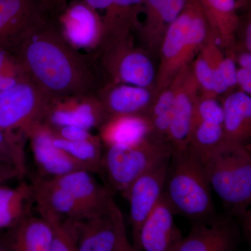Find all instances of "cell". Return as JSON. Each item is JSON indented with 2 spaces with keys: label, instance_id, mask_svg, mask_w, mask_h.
<instances>
[{
  "label": "cell",
  "instance_id": "ab89813d",
  "mask_svg": "<svg viewBox=\"0 0 251 251\" xmlns=\"http://www.w3.org/2000/svg\"><path fill=\"white\" fill-rule=\"evenodd\" d=\"M86 4H88L92 9L98 12L99 10L106 11L111 5L113 0H82Z\"/></svg>",
  "mask_w": 251,
  "mask_h": 251
},
{
  "label": "cell",
  "instance_id": "d6986e66",
  "mask_svg": "<svg viewBox=\"0 0 251 251\" xmlns=\"http://www.w3.org/2000/svg\"><path fill=\"white\" fill-rule=\"evenodd\" d=\"M50 12L40 0H0V46L11 48L18 36Z\"/></svg>",
  "mask_w": 251,
  "mask_h": 251
},
{
  "label": "cell",
  "instance_id": "e575fe53",
  "mask_svg": "<svg viewBox=\"0 0 251 251\" xmlns=\"http://www.w3.org/2000/svg\"><path fill=\"white\" fill-rule=\"evenodd\" d=\"M220 71L228 89L237 85V68L232 57H223L219 63Z\"/></svg>",
  "mask_w": 251,
  "mask_h": 251
},
{
  "label": "cell",
  "instance_id": "6da1fadb",
  "mask_svg": "<svg viewBox=\"0 0 251 251\" xmlns=\"http://www.w3.org/2000/svg\"><path fill=\"white\" fill-rule=\"evenodd\" d=\"M11 49L27 78L50 97L93 93L96 79L88 62L64 39L53 12L26 29Z\"/></svg>",
  "mask_w": 251,
  "mask_h": 251
},
{
  "label": "cell",
  "instance_id": "ee69618b",
  "mask_svg": "<svg viewBox=\"0 0 251 251\" xmlns=\"http://www.w3.org/2000/svg\"><path fill=\"white\" fill-rule=\"evenodd\" d=\"M238 2L242 3V4H247L249 0H236Z\"/></svg>",
  "mask_w": 251,
  "mask_h": 251
},
{
  "label": "cell",
  "instance_id": "9c48e42d",
  "mask_svg": "<svg viewBox=\"0 0 251 251\" xmlns=\"http://www.w3.org/2000/svg\"><path fill=\"white\" fill-rule=\"evenodd\" d=\"M61 34L73 49L94 50L103 36L102 17L82 0H73L53 12Z\"/></svg>",
  "mask_w": 251,
  "mask_h": 251
},
{
  "label": "cell",
  "instance_id": "ba28073f",
  "mask_svg": "<svg viewBox=\"0 0 251 251\" xmlns=\"http://www.w3.org/2000/svg\"><path fill=\"white\" fill-rule=\"evenodd\" d=\"M170 158L161 161L137 178L122 195L129 204L133 251H142L140 231L163 195Z\"/></svg>",
  "mask_w": 251,
  "mask_h": 251
},
{
  "label": "cell",
  "instance_id": "f546056e",
  "mask_svg": "<svg viewBox=\"0 0 251 251\" xmlns=\"http://www.w3.org/2000/svg\"><path fill=\"white\" fill-rule=\"evenodd\" d=\"M50 223L53 229L51 251H77L75 244V221L62 219L52 214H40Z\"/></svg>",
  "mask_w": 251,
  "mask_h": 251
},
{
  "label": "cell",
  "instance_id": "d4e9b609",
  "mask_svg": "<svg viewBox=\"0 0 251 251\" xmlns=\"http://www.w3.org/2000/svg\"><path fill=\"white\" fill-rule=\"evenodd\" d=\"M224 109V142L248 145L251 135V98L242 92L227 96Z\"/></svg>",
  "mask_w": 251,
  "mask_h": 251
},
{
  "label": "cell",
  "instance_id": "7c38bea8",
  "mask_svg": "<svg viewBox=\"0 0 251 251\" xmlns=\"http://www.w3.org/2000/svg\"><path fill=\"white\" fill-rule=\"evenodd\" d=\"M74 224L77 251H113L125 227L122 211L115 202L106 212Z\"/></svg>",
  "mask_w": 251,
  "mask_h": 251
},
{
  "label": "cell",
  "instance_id": "484cf974",
  "mask_svg": "<svg viewBox=\"0 0 251 251\" xmlns=\"http://www.w3.org/2000/svg\"><path fill=\"white\" fill-rule=\"evenodd\" d=\"M34 204L31 183L23 181L16 187L0 185V231L11 228L31 215Z\"/></svg>",
  "mask_w": 251,
  "mask_h": 251
},
{
  "label": "cell",
  "instance_id": "44dd1931",
  "mask_svg": "<svg viewBox=\"0 0 251 251\" xmlns=\"http://www.w3.org/2000/svg\"><path fill=\"white\" fill-rule=\"evenodd\" d=\"M99 137L105 148L136 145L151 137V123L147 115H110L99 128Z\"/></svg>",
  "mask_w": 251,
  "mask_h": 251
},
{
  "label": "cell",
  "instance_id": "f35d334b",
  "mask_svg": "<svg viewBox=\"0 0 251 251\" xmlns=\"http://www.w3.org/2000/svg\"><path fill=\"white\" fill-rule=\"evenodd\" d=\"M113 251H133L131 244H130L128 237H127L126 227L120 232L116 247H115Z\"/></svg>",
  "mask_w": 251,
  "mask_h": 251
},
{
  "label": "cell",
  "instance_id": "d590c367",
  "mask_svg": "<svg viewBox=\"0 0 251 251\" xmlns=\"http://www.w3.org/2000/svg\"><path fill=\"white\" fill-rule=\"evenodd\" d=\"M22 178V175L14 166L0 162V185L6 184L11 180Z\"/></svg>",
  "mask_w": 251,
  "mask_h": 251
},
{
  "label": "cell",
  "instance_id": "9a60e30c",
  "mask_svg": "<svg viewBox=\"0 0 251 251\" xmlns=\"http://www.w3.org/2000/svg\"><path fill=\"white\" fill-rule=\"evenodd\" d=\"M174 216V212L163 193L140 231L142 251H175L184 237L175 224Z\"/></svg>",
  "mask_w": 251,
  "mask_h": 251
},
{
  "label": "cell",
  "instance_id": "f1b7e54d",
  "mask_svg": "<svg viewBox=\"0 0 251 251\" xmlns=\"http://www.w3.org/2000/svg\"><path fill=\"white\" fill-rule=\"evenodd\" d=\"M25 137L0 128V162L16 168L23 177L27 173Z\"/></svg>",
  "mask_w": 251,
  "mask_h": 251
},
{
  "label": "cell",
  "instance_id": "4dcf8cb0",
  "mask_svg": "<svg viewBox=\"0 0 251 251\" xmlns=\"http://www.w3.org/2000/svg\"><path fill=\"white\" fill-rule=\"evenodd\" d=\"M192 70L200 89L204 91L205 94L202 97H214L213 94L212 67L210 61L202 50L193 63Z\"/></svg>",
  "mask_w": 251,
  "mask_h": 251
},
{
  "label": "cell",
  "instance_id": "83f0119b",
  "mask_svg": "<svg viewBox=\"0 0 251 251\" xmlns=\"http://www.w3.org/2000/svg\"><path fill=\"white\" fill-rule=\"evenodd\" d=\"M224 142V125L194 118L189 145L202 159Z\"/></svg>",
  "mask_w": 251,
  "mask_h": 251
},
{
  "label": "cell",
  "instance_id": "4fadbf2b",
  "mask_svg": "<svg viewBox=\"0 0 251 251\" xmlns=\"http://www.w3.org/2000/svg\"><path fill=\"white\" fill-rule=\"evenodd\" d=\"M29 140L34 163L40 177L52 179L76 171H85L53 143V134L49 126L38 123L25 135Z\"/></svg>",
  "mask_w": 251,
  "mask_h": 251
},
{
  "label": "cell",
  "instance_id": "e0dca14e",
  "mask_svg": "<svg viewBox=\"0 0 251 251\" xmlns=\"http://www.w3.org/2000/svg\"><path fill=\"white\" fill-rule=\"evenodd\" d=\"M31 184L39 214H52L59 219L73 221L93 217L70 193L52 180L35 176Z\"/></svg>",
  "mask_w": 251,
  "mask_h": 251
},
{
  "label": "cell",
  "instance_id": "277c9868",
  "mask_svg": "<svg viewBox=\"0 0 251 251\" xmlns=\"http://www.w3.org/2000/svg\"><path fill=\"white\" fill-rule=\"evenodd\" d=\"M209 31V25L198 0H188L162 40L155 93L166 88L178 73L189 65L202 49Z\"/></svg>",
  "mask_w": 251,
  "mask_h": 251
},
{
  "label": "cell",
  "instance_id": "603a6c76",
  "mask_svg": "<svg viewBox=\"0 0 251 251\" xmlns=\"http://www.w3.org/2000/svg\"><path fill=\"white\" fill-rule=\"evenodd\" d=\"M188 0H144L145 20L142 29L144 40L150 49L161 46L167 29L184 9Z\"/></svg>",
  "mask_w": 251,
  "mask_h": 251
},
{
  "label": "cell",
  "instance_id": "3957f363",
  "mask_svg": "<svg viewBox=\"0 0 251 251\" xmlns=\"http://www.w3.org/2000/svg\"><path fill=\"white\" fill-rule=\"evenodd\" d=\"M211 189L227 210L240 219L250 210L251 153L249 145L224 142L202 159Z\"/></svg>",
  "mask_w": 251,
  "mask_h": 251
},
{
  "label": "cell",
  "instance_id": "5bb4252c",
  "mask_svg": "<svg viewBox=\"0 0 251 251\" xmlns=\"http://www.w3.org/2000/svg\"><path fill=\"white\" fill-rule=\"evenodd\" d=\"M200 87L189 65L185 67L184 76L173 109L167 141L173 151L182 150L189 145L190 135L199 96Z\"/></svg>",
  "mask_w": 251,
  "mask_h": 251
},
{
  "label": "cell",
  "instance_id": "7a4b0ae2",
  "mask_svg": "<svg viewBox=\"0 0 251 251\" xmlns=\"http://www.w3.org/2000/svg\"><path fill=\"white\" fill-rule=\"evenodd\" d=\"M163 195L175 215L184 216L193 224L217 216L202 158L191 145L172 153Z\"/></svg>",
  "mask_w": 251,
  "mask_h": 251
},
{
  "label": "cell",
  "instance_id": "74e56055",
  "mask_svg": "<svg viewBox=\"0 0 251 251\" xmlns=\"http://www.w3.org/2000/svg\"><path fill=\"white\" fill-rule=\"evenodd\" d=\"M23 79L25 78L0 74V92L13 87Z\"/></svg>",
  "mask_w": 251,
  "mask_h": 251
},
{
  "label": "cell",
  "instance_id": "60d3db41",
  "mask_svg": "<svg viewBox=\"0 0 251 251\" xmlns=\"http://www.w3.org/2000/svg\"><path fill=\"white\" fill-rule=\"evenodd\" d=\"M238 64L242 69L251 71V53L247 50L243 51L238 55Z\"/></svg>",
  "mask_w": 251,
  "mask_h": 251
},
{
  "label": "cell",
  "instance_id": "1f68e13d",
  "mask_svg": "<svg viewBox=\"0 0 251 251\" xmlns=\"http://www.w3.org/2000/svg\"><path fill=\"white\" fill-rule=\"evenodd\" d=\"M222 104L214 97H202L198 100L194 118L224 125Z\"/></svg>",
  "mask_w": 251,
  "mask_h": 251
},
{
  "label": "cell",
  "instance_id": "8d00e7d4",
  "mask_svg": "<svg viewBox=\"0 0 251 251\" xmlns=\"http://www.w3.org/2000/svg\"><path fill=\"white\" fill-rule=\"evenodd\" d=\"M237 85L239 86L242 92L251 94V71L247 69L239 68L237 71Z\"/></svg>",
  "mask_w": 251,
  "mask_h": 251
},
{
  "label": "cell",
  "instance_id": "f6af8a7d",
  "mask_svg": "<svg viewBox=\"0 0 251 251\" xmlns=\"http://www.w3.org/2000/svg\"><path fill=\"white\" fill-rule=\"evenodd\" d=\"M0 251H6L4 250V249H3L2 247H1V246H0Z\"/></svg>",
  "mask_w": 251,
  "mask_h": 251
},
{
  "label": "cell",
  "instance_id": "d6a6232c",
  "mask_svg": "<svg viewBox=\"0 0 251 251\" xmlns=\"http://www.w3.org/2000/svg\"><path fill=\"white\" fill-rule=\"evenodd\" d=\"M0 74L27 78L12 50L4 46H0Z\"/></svg>",
  "mask_w": 251,
  "mask_h": 251
},
{
  "label": "cell",
  "instance_id": "836d02e7",
  "mask_svg": "<svg viewBox=\"0 0 251 251\" xmlns=\"http://www.w3.org/2000/svg\"><path fill=\"white\" fill-rule=\"evenodd\" d=\"M50 128L54 135L69 141H83V140L92 139L96 136L95 135L91 133L90 130L82 127L74 126Z\"/></svg>",
  "mask_w": 251,
  "mask_h": 251
},
{
  "label": "cell",
  "instance_id": "cb8c5ba5",
  "mask_svg": "<svg viewBox=\"0 0 251 251\" xmlns=\"http://www.w3.org/2000/svg\"><path fill=\"white\" fill-rule=\"evenodd\" d=\"M209 25L214 44L229 48L239 26L236 0H198Z\"/></svg>",
  "mask_w": 251,
  "mask_h": 251
},
{
  "label": "cell",
  "instance_id": "ac0fdd59",
  "mask_svg": "<svg viewBox=\"0 0 251 251\" xmlns=\"http://www.w3.org/2000/svg\"><path fill=\"white\" fill-rule=\"evenodd\" d=\"M52 240L50 223L32 214L0 233V246L6 251H51Z\"/></svg>",
  "mask_w": 251,
  "mask_h": 251
},
{
  "label": "cell",
  "instance_id": "52a82bcc",
  "mask_svg": "<svg viewBox=\"0 0 251 251\" xmlns=\"http://www.w3.org/2000/svg\"><path fill=\"white\" fill-rule=\"evenodd\" d=\"M110 115L97 94L82 93L51 97L41 123L50 128L74 126L99 128Z\"/></svg>",
  "mask_w": 251,
  "mask_h": 251
},
{
  "label": "cell",
  "instance_id": "7bdbcfd3",
  "mask_svg": "<svg viewBox=\"0 0 251 251\" xmlns=\"http://www.w3.org/2000/svg\"><path fill=\"white\" fill-rule=\"evenodd\" d=\"M244 45H245L246 50L251 52V21L250 18L247 20L246 24L245 30H244Z\"/></svg>",
  "mask_w": 251,
  "mask_h": 251
},
{
  "label": "cell",
  "instance_id": "8fae6325",
  "mask_svg": "<svg viewBox=\"0 0 251 251\" xmlns=\"http://www.w3.org/2000/svg\"><path fill=\"white\" fill-rule=\"evenodd\" d=\"M240 238V227L233 217L217 216L193 224L175 251H237Z\"/></svg>",
  "mask_w": 251,
  "mask_h": 251
},
{
  "label": "cell",
  "instance_id": "4316f807",
  "mask_svg": "<svg viewBox=\"0 0 251 251\" xmlns=\"http://www.w3.org/2000/svg\"><path fill=\"white\" fill-rule=\"evenodd\" d=\"M53 143L85 171L92 173H101L103 145L99 135L83 141H69L53 135Z\"/></svg>",
  "mask_w": 251,
  "mask_h": 251
},
{
  "label": "cell",
  "instance_id": "b9f144b4",
  "mask_svg": "<svg viewBox=\"0 0 251 251\" xmlns=\"http://www.w3.org/2000/svg\"><path fill=\"white\" fill-rule=\"evenodd\" d=\"M40 1L46 9L51 12L57 11L67 2V0H40Z\"/></svg>",
  "mask_w": 251,
  "mask_h": 251
},
{
  "label": "cell",
  "instance_id": "7402d4cb",
  "mask_svg": "<svg viewBox=\"0 0 251 251\" xmlns=\"http://www.w3.org/2000/svg\"><path fill=\"white\" fill-rule=\"evenodd\" d=\"M143 5L144 0H113L102 17L103 36L99 47L104 49L128 39Z\"/></svg>",
  "mask_w": 251,
  "mask_h": 251
},
{
  "label": "cell",
  "instance_id": "8992f818",
  "mask_svg": "<svg viewBox=\"0 0 251 251\" xmlns=\"http://www.w3.org/2000/svg\"><path fill=\"white\" fill-rule=\"evenodd\" d=\"M50 99L28 78L0 92V128L25 138L27 130L42 121Z\"/></svg>",
  "mask_w": 251,
  "mask_h": 251
},
{
  "label": "cell",
  "instance_id": "5b68a950",
  "mask_svg": "<svg viewBox=\"0 0 251 251\" xmlns=\"http://www.w3.org/2000/svg\"><path fill=\"white\" fill-rule=\"evenodd\" d=\"M103 151L101 173H105L112 192L123 193L144 173L171 158L173 148L152 137L129 146L108 147Z\"/></svg>",
  "mask_w": 251,
  "mask_h": 251
},
{
  "label": "cell",
  "instance_id": "2e32d148",
  "mask_svg": "<svg viewBox=\"0 0 251 251\" xmlns=\"http://www.w3.org/2000/svg\"><path fill=\"white\" fill-rule=\"evenodd\" d=\"M92 174L81 170L50 179L70 193L95 216L108 211L115 202L111 190L99 184Z\"/></svg>",
  "mask_w": 251,
  "mask_h": 251
},
{
  "label": "cell",
  "instance_id": "ffe728a7",
  "mask_svg": "<svg viewBox=\"0 0 251 251\" xmlns=\"http://www.w3.org/2000/svg\"><path fill=\"white\" fill-rule=\"evenodd\" d=\"M96 94L109 115H147L154 99L148 88L122 83L107 85Z\"/></svg>",
  "mask_w": 251,
  "mask_h": 251
},
{
  "label": "cell",
  "instance_id": "30bf717a",
  "mask_svg": "<svg viewBox=\"0 0 251 251\" xmlns=\"http://www.w3.org/2000/svg\"><path fill=\"white\" fill-rule=\"evenodd\" d=\"M102 64L114 83L149 88L156 72L148 56L130 45L128 39L101 49Z\"/></svg>",
  "mask_w": 251,
  "mask_h": 251
}]
</instances>
